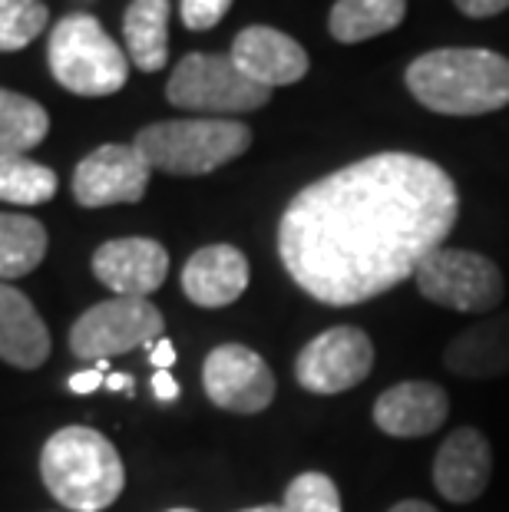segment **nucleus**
Wrapping results in <instances>:
<instances>
[{"instance_id":"8","label":"nucleus","mask_w":509,"mask_h":512,"mask_svg":"<svg viewBox=\"0 0 509 512\" xmlns=\"http://www.w3.org/2000/svg\"><path fill=\"white\" fill-rule=\"evenodd\" d=\"M162 314L146 298H113L96 304L73 324L70 351L80 361H110L133 347H149L162 337Z\"/></svg>"},{"instance_id":"33","label":"nucleus","mask_w":509,"mask_h":512,"mask_svg":"<svg viewBox=\"0 0 509 512\" xmlns=\"http://www.w3.org/2000/svg\"><path fill=\"white\" fill-rule=\"evenodd\" d=\"M238 512H285V506H252V509H238Z\"/></svg>"},{"instance_id":"23","label":"nucleus","mask_w":509,"mask_h":512,"mask_svg":"<svg viewBox=\"0 0 509 512\" xmlns=\"http://www.w3.org/2000/svg\"><path fill=\"white\" fill-rule=\"evenodd\" d=\"M57 195V176L53 169L27 156L0 159V199L14 205H40Z\"/></svg>"},{"instance_id":"24","label":"nucleus","mask_w":509,"mask_h":512,"mask_svg":"<svg viewBox=\"0 0 509 512\" xmlns=\"http://www.w3.org/2000/svg\"><path fill=\"white\" fill-rule=\"evenodd\" d=\"M50 10L43 0H0V53L24 50L47 30Z\"/></svg>"},{"instance_id":"31","label":"nucleus","mask_w":509,"mask_h":512,"mask_svg":"<svg viewBox=\"0 0 509 512\" xmlns=\"http://www.w3.org/2000/svg\"><path fill=\"white\" fill-rule=\"evenodd\" d=\"M106 390H116V394H123V397H133L136 384L129 374H106Z\"/></svg>"},{"instance_id":"27","label":"nucleus","mask_w":509,"mask_h":512,"mask_svg":"<svg viewBox=\"0 0 509 512\" xmlns=\"http://www.w3.org/2000/svg\"><path fill=\"white\" fill-rule=\"evenodd\" d=\"M467 17H496L509 7V0H453Z\"/></svg>"},{"instance_id":"7","label":"nucleus","mask_w":509,"mask_h":512,"mask_svg":"<svg viewBox=\"0 0 509 512\" xmlns=\"http://www.w3.org/2000/svg\"><path fill=\"white\" fill-rule=\"evenodd\" d=\"M417 291L440 308L490 314L506 298V281L496 261L463 248H437L417 268Z\"/></svg>"},{"instance_id":"22","label":"nucleus","mask_w":509,"mask_h":512,"mask_svg":"<svg viewBox=\"0 0 509 512\" xmlns=\"http://www.w3.org/2000/svg\"><path fill=\"white\" fill-rule=\"evenodd\" d=\"M47 255V228L27 215L0 212V278L30 275Z\"/></svg>"},{"instance_id":"28","label":"nucleus","mask_w":509,"mask_h":512,"mask_svg":"<svg viewBox=\"0 0 509 512\" xmlns=\"http://www.w3.org/2000/svg\"><path fill=\"white\" fill-rule=\"evenodd\" d=\"M106 384V370L93 367V370H83V374H73L70 377V390L73 394H93Z\"/></svg>"},{"instance_id":"13","label":"nucleus","mask_w":509,"mask_h":512,"mask_svg":"<svg viewBox=\"0 0 509 512\" xmlns=\"http://www.w3.org/2000/svg\"><path fill=\"white\" fill-rule=\"evenodd\" d=\"M493 450L480 430L460 427L440 443L433 460V486L450 503H473L490 486Z\"/></svg>"},{"instance_id":"16","label":"nucleus","mask_w":509,"mask_h":512,"mask_svg":"<svg viewBox=\"0 0 509 512\" xmlns=\"http://www.w3.org/2000/svg\"><path fill=\"white\" fill-rule=\"evenodd\" d=\"M248 288V258L235 245H205L182 268V291L199 308H225Z\"/></svg>"},{"instance_id":"9","label":"nucleus","mask_w":509,"mask_h":512,"mask_svg":"<svg viewBox=\"0 0 509 512\" xmlns=\"http://www.w3.org/2000/svg\"><path fill=\"white\" fill-rule=\"evenodd\" d=\"M374 367V344L361 328L338 324L305 344L295 361V377L308 394H344L367 380Z\"/></svg>"},{"instance_id":"4","label":"nucleus","mask_w":509,"mask_h":512,"mask_svg":"<svg viewBox=\"0 0 509 512\" xmlns=\"http://www.w3.org/2000/svg\"><path fill=\"white\" fill-rule=\"evenodd\" d=\"M133 146L149 169L169 176H205L242 156L252 146V129L238 119H169L146 126Z\"/></svg>"},{"instance_id":"20","label":"nucleus","mask_w":509,"mask_h":512,"mask_svg":"<svg viewBox=\"0 0 509 512\" xmlns=\"http://www.w3.org/2000/svg\"><path fill=\"white\" fill-rule=\"evenodd\" d=\"M407 17V0H338L331 7L328 30L338 43L381 37Z\"/></svg>"},{"instance_id":"15","label":"nucleus","mask_w":509,"mask_h":512,"mask_svg":"<svg viewBox=\"0 0 509 512\" xmlns=\"http://www.w3.org/2000/svg\"><path fill=\"white\" fill-rule=\"evenodd\" d=\"M447 413V390L430 380H404V384L384 390L374 403V423L387 437L397 440H417L440 430L447 423Z\"/></svg>"},{"instance_id":"6","label":"nucleus","mask_w":509,"mask_h":512,"mask_svg":"<svg viewBox=\"0 0 509 512\" xmlns=\"http://www.w3.org/2000/svg\"><path fill=\"white\" fill-rule=\"evenodd\" d=\"M166 96L172 106L192 113H252L272 100V90L235 67L222 53H189L172 70Z\"/></svg>"},{"instance_id":"30","label":"nucleus","mask_w":509,"mask_h":512,"mask_svg":"<svg viewBox=\"0 0 509 512\" xmlns=\"http://www.w3.org/2000/svg\"><path fill=\"white\" fill-rule=\"evenodd\" d=\"M153 394H156V400H162V403L179 400V384L172 380L169 370H156V377H153Z\"/></svg>"},{"instance_id":"14","label":"nucleus","mask_w":509,"mask_h":512,"mask_svg":"<svg viewBox=\"0 0 509 512\" xmlns=\"http://www.w3.org/2000/svg\"><path fill=\"white\" fill-rule=\"evenodd\" d=\"M235 67L242 70L248 80H255L265 90L275 86L298 83L308 73V53L298 40L281 34L275 27H248L235 37L232 53Z\"/></svg>"},{"instance_id":"17","label":"nucleus","mask_w":509,"mask_h":512,"mask_svg":"<svg viewBox=\"0 0 509 512\" xmlns=\"http://www.w3.org/2000/svg\"><path fill=\"white\" fill-rule=\"evenodd\" d=\"M450 374L486 380L509 374V311L470 324L460 337H453L443 354Z\"/></svg>"},{"instance_id":"3","label":"nucleus","mask_w":509,"mask_h":512,"mask_svg":"<svg viewBox=\"0 0 509 512\" xmlns=\"http://www.w3.org/2000/svg\"><path fill=\"white\" fill-rule=\"evenodd\" d=\"M43 486L73 512H103L126 486V470L116 446L90 427H63L43 443Z\"/></svg>"},{"instance_id":"29","label":"nucleus","mask_w":509,"mask_h":512,"mask_svg":"<svg viewBox=\"0 0 509 512\" xmlns=\"http://www.w3.org/2000/svg\"><path fill=\"white\" fill-rule=\"evenodd\" d=\"M149 361H153L156 370H169L176 364V347H172L169 337H159L156 344H149Z\"/></svg>"},{"instance_id":"32","label":"nucleus","mask_w":509,"mask_h":512,"mask_svg":"<svg viewBox=\"0 0 509 512\" xmlns=\"http://www.w3.org/2000/svg\"><path fill=\"white\" fill-rule=\"evenodd\" d=\"M391 512H437L430 503H420V499H404V503H397Z\"/></svg>"},{"instance_id":"18","label":"nucleus","mask_w":509,"mask_h":512,"mask_svg":"<svg viewBox=\"0 0 509 512\" xmlns=\"http://www.w3.org/2000/svg\"><path fill=\"white\" fill-rule=\"evenodd\" d=\"M50 334L27 294L0 285V361L34 370L47 361Z\"/></svg>"},{"instance_id":"34","label":"nucleus","mask_w":509,"mask_h":512,"mask_svg":"<svg viewBox=\"0 0 509 512\" xmlns=\"http://www.w3.org/2000/svg\"><path fill=\"white\" fill-rule=\"evenodd\" d=\"M172 512H192V509H172Z\"/></svg>"},{"instance_id":"10","label":"nucleus","mask_w":509,"mask_h":512,"mask_svg":"<svg viewBox=\"0 0 509 512\" xmlns=\"http://www.w3.org/2000/svg\"><path fill=\"white\" fill-rule=\"evenodd\" d=\"M205 397L229 413H262L275 400V374L245 344H222L202 364Z\"/></svg>"},{"instance_id":"21","label":"nucleus","mask_w":509,"mask_h":512,"mask_svg":"<svg viewBox=\"0 0 509 512\" xmlns=\"http://www.w3.org/2000/svg\"><path fill=\"white\" fill-rule=\"evenodd\" d=\"M50 129L47 110L30 96L0 90V159L27 156L30 149L43 143Z\"/></svg>"},{"instance_id":"19","label":"nucleus","mask_w":509,"mask_h":512,"mask_svg":"<svg viewBox=\"0 0 509 512\" xmlns=\"http://www.w3.org/2000/svg\"><path fill=\"white\" fill-rule=\"evenodd\" d=\"M129 60L143 73H156L169 60V0H133L123 17Z\"/></svg>"},{"instance_id":"12","label":"nucleus","mask_w":509,"mask_h":512,"mask_svg":"<svg viewBox=\"0 0 509 512\" xmlns=\"http://www.w3.org/2000/svg\"><path fill=\"white\" fill-rule=\"evenodd\" d=\"M93 275L116 298H149L169 275V255L153 238H116L96 248Z\"/></svg>"},{"instance_id":"25","label":"nucleus","mask_w":509,"mask_h":512,"mask_svg":"<svg viewBox=\"0 0 509 512\" xmlns=\"http://www.w3.org/2000/svg\"><path fill=\"white\" fill-rule=\"evenodd\" d=\"M285 512H341V493L331 476L301 473L285 489Z\"/></svg>"},{"instance_id":"26","label":"nucleus","mask_w":509,"mask_h":512,"mask_svg":"<svg viewBox=\"0 0 509 512\" xmlns=\"http://www.w3.org/2000/svg\"><path fill=\"white\" fill-rule=\"evenodd\" d=\"M232 0H182L179 14L189 30H209L229 14Z\"/></svg>"},{"instance_id":"11","label":"nucleus","mask_w":509,"mask_h":512,"mask_svg":"<svg viewBox=\"0 0 509 512\" xmlns=\"http://www.w3.org/2000/svg\"><path fill=\"white\" fill-rule=\"evenodd\" d=\"M149 162L136 146H100L86 156L73 172V199L83 209H106V205L139 202L149 185Z\"/></svg>"},{"instance_id":"1","label":"nucleus","mask_w":509,"mask_h":512,"mask_svg":"<svg viewBox=\"0 0 509 512\" xmlns=\"http://www.w3.org/2000/svg\"><path fill=\"white\" fill-rule=\"evenodd\" d=\"M457 215V185L437 162L377 152L288 202L278 255L314 301L348 308L414 278L420 261L443 248Z\"/></svg>"},{"instance_id":"2","label":"nucleus","mask_w":509,"mask_h":512,"mask_svg":"<svg viewBox=\"0 0 509 512\" xmlns=\"http://www.w3.org/2000/svg\"><path fill=\"white\" fill-rule=\"evenodd\" d=\"M407 86L420 106L440 116H483L509 106V60L493 50L447 47L417 57Z\"/></svg>"},{"instance_id":"5","label":"nucleus","mask_w":509,"mask_h":512,"mask_svg":"<svg viewBox=\"0 0 509 512\" xmlns=\"http://www.w3.org/2000/svg\"><path fill=\"white\" fill-rule=\"evenodd\" d=\"M47 57L53 80L77 96L119 93L129 76V57L93 14L63 17L50 34Z\"/></svg>"}]
</instances>
